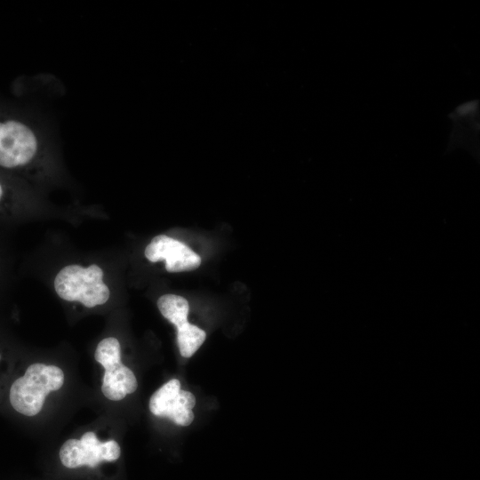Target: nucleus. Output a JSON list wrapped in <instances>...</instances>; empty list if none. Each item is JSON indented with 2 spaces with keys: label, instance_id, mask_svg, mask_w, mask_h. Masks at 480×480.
<instances>
[{
  "label": "nucleus",
  "instance_id": "39448f33",
  "mask_svg": "<svg viewBox=\"0 0 480 480\" xmlns=\"http://www.w3.org/2000/svg\"><path fill=\"white\" fill-rule=\"evenodd\" d=\"M196 404L195 396L180 388V382L172 379L150 397L149 410L158 417L167 418L179 426H188L194 420L192 409Z\"/></svg>",
  "mask_w": 480,
  "mask_h": 480
},
{
  "label": "nucleus",
  "instance_id": "1a4fd4ad",
  "mask_svg": "<svg viewBox=\"0 0 480 480\" xmlns=\"http://www.w3.org/2000/svg\"><path fill=\"white\" fill-rule=\"evenodd\" d=\"M206 333L204 330L187 323L177 329V343L183 357H190L204 342Z\"/></svg>",
  "mask_w": 480,
  "mask_h": 480
},
{
  "label": "nucleus",
  "instance_id": "9d476101",
  "mask_svg": "<svg viewBox=\"0 0 480 480\" xmlns=\"http://www.w3.org/2000/svg\"><path fill=\"white\" fill-rule=\"evenodd\" d=\"M94 357L105 370L121 363V347L117 339L108 337L100 340L96 348Z\"/></svg>",
  "mask_w": 480,
  "mask_h": 480
},
{
  "label": "nucleus",
  "instance_id": "0eeeda50",
  "mask_svg": "<svg viewBox=\"0 0 480 480\" xmlns=\"http://www.w3.org/2000/svg\"><path fill=\"white\" fill-rule=\"evenodd\" d=\"M138 387L134 373L122 363L105 370L101 391L109 400L119 401Z\"/></svg>",
  "mask_w": 480,
  "mask_h": 480
},
{
  "label": "nucleus",
  "instance_id": "f257e3e1",
  "mask_svg": "<svg viewBox=\"0 0 480 480\" xmlns=\"http://www.w3.org/2000/svg\"><path fill=\"white\" fill-rule=\"evenodd\" d=\"M64 383L63 371L55 365L36 363L18 378L10 388V402L18 412L35 416L43 408L45 396Z\"/></svg>",
  "mask_w": 480,
  "mask_h": 480
},
{
  "label": "nucleus",
  "instance_id": "423d86ee",
  "mask_svg": "<svg viewBox=\"0 0 480 480\" xmlns=\"http://www.w3.org/2000/svg\"><path fill=\"white\" fill-rule=\"evenodd\" d=\"M145 257L151 262L165 261L168 272H181L197 268L200 256L182 242L165 235L152 238L145 249Z\"/></svg>",
  "mask_w": 480,
  "mask_h": 480
},
{
  "label": "nucleus",
  "instance_id": "f03ea898",
  "mask_svg": "<svg viewBox=\"0 0 480 480\" xmlns=\"http://www.w3.org/2000/svg\"><path fill=\"white\" fill-rule=\"evenodd\" d=\"M102 278L103 271L98 265L84 268L74 264L60 269L53 284L60 299L93 308L106 303L109 298V289Z\"/></svg>",
  "mask_w": 480,
  "mask_h": 480
},
{
  "label": "nucleus",
  "instance_id": "6e6552de",
  "mask_svg": "<svg viewBox=\"0 0 480 480\" xmlns=\"http://www.w3.org/2000/svg\"><path fill=\"white\" fill-rule=\"evenodd\" d=\"M157 307L164 318L180 328L186 324L189 312L188 300L176 294H164L157 300Z\"/></svg>",
  "mask_w": 480,
  "mask_h": 480
},
{
  "label": "nucleus",
  "instance_id": "20e7f679",
  "mask_svg": "<svg viewBox=\"0 0 480 480\" xmlns=\"http://www.w3.org/2000/svg\"><path fill=\"white\" fill-rule=\"evenodd\" d=\"M120 453V446L115 440L101 443L93 432H86L80 440H67L60 447V459L68 468L80 466L94 468L102 461L117 460Z\"/></svg>",
  "mask_w": 480,
  "mask_h": 480
},
{
  "label": "nucleus",
  "instance_id": "7ed1b4c3",
  "mask_svg": "<svg viewBox=\"0 0 480 480\" xmlns=\"http://www.w3.org/2000/svg\"><path fill=\"white\" fill-rule=\"evenodd\" d=\"M42 150V138L17 120L0 122V166L16 168L33 162Z\"/></svg>",
  "mask_w": 480,
  "mask_h": 480
},
{
  "label": "nucleus",
  "instance_id": "9b49d317",
  "mask_svg": "<svg viewBox=\"0 0 480 480\" xmlns=\"http://www.w3.org/2000/svg\"><path fill=\"white\" fill-rule=\"evenodd\" d=\"M2 196H3V188H2V185L0 183V200L2 198Z\"/></svg>",
  "mask_w": 480,
  "mask_h": 480
}]
</instances>
